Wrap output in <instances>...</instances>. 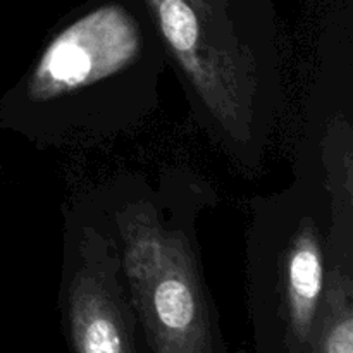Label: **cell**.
Returning a JSON list of instances; mask_svg holds the SVG:
<instances>
[{
  "label": "cell",
  "mask_w": 353,
  "mask_h": 353,
  "mask_svg": "<svg viewBox=\"0 0 353 353\" xmlns=\"http://www.w3.org/2000/svg\"><path fill=\"white\" fill-rule=\"evenodd\" d=\"M150 21L193 119L243 174L257 176L285 109L271 0H131Z\"/></svg>",
  "instance_id": "obj_2"
},
{
  "label": "cell",
  "mask_w": 353,
  "mask_h": 353,
  "mask_svg": "<svg viewBox=\"0 0 353 353\" xmlns=\"http://www.w3.org/2000/svg\"><path fill=\"white\" fill-rule=\"evenodd\" d=\"M331 200L299 164L288 188L252 202L245 292L259 353H310L327 274Z\"/></svg>",
  "instance_id": "obj_4"
},
{
  "label": "cell",
  "mask_w": 353,
  "mask_h": 353,
  "mask_svg": "<svg viewBox=\"0 0 353 353\" xmlns=\"http://www.w3.org/2000/svg\"><path fill=\"white\" fill-rule=\"evenodd\" d=\"M88 196L119 247L145 350L226 353L196 241V219L216 200L212 188L171 171L157 188L140 174H121Z\"/></svg>",
  "instance_id": "obj_3"
},
{
  "label": "cell",
  "mask_w": 353,
  "mask_h": 353,
  "mask_svg": "<svg viewBox=\"0 0 353 353\" xmlns=\"http://www.w3.org/2000/svg\"><path fill=\"white\" fill-rule=\"evenodd\" d=\"M168 59L133 2L65 17L0 103V123L40 148H92L130 134L161 105Z\"/></svg>",
  "instance_id": "obj_1"
},
{
  "label": "cell",
  "mask_w": 353,
  "mask_h": 353,
  "mask_svg": "<svg viewBox=\"0 0 353 353\" xmlns=\"http://www.w3.org/2000/svg\"><path fill=\"white\" fill-rule=\"evenodd\" d=\"M353 352V231L331 230L327 274L310 353Z\"/></svg>",
  "instance_id": "obj_6"
},
{
  "label": "cell",
  "mask_w": 353,
  "mask_h": 353,
  "mask_svg": "<svg viewBox=\"0 0 353 353\" xmlns=\"http://www.w3.org/2000/svg\"><path fill=\"white\" fill-rule=\"evenodd\" d=\"M59 303L62 330L76 353H138L140 324L119 247L90 196L65 216Z\"/></svg>",
  "instance_id": "obj_5"
}]
</instances>
